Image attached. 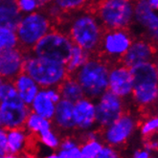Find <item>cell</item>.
I'll return each instance as SVG.
<instances>
[{
	"mask_svg": "<svg viewBox=\"0 0 158 158\" xmlns=\"http://www.w3.org/2000/svg\"><path fill=\"white\" fill-rule=\"evenodd\" d=\"M24 52L18 47L0 51V76L13 81L23 71Z\"/></svg>",
	"mask_w": 158,
	"mask_h": 158,
	"instance_id": "13",
	"label": "cell"
},
{
	"mask_svg": "<svg viewBox=\"0 0 158 158\" xmlns=\"http://www.w3.org/2000/svg\"><path fill=\"white\" fill-rule=\"evenodd\" d=\"M135 118L127 112H124L115 122L103 128L102 136L108 146L115 147L126 143L136 128Z\"/></svg>",
	"mask_w": 158,
	"mask_h": 158,
	"instance_id": "10",
	"label": "cell"
},
{
	"mask_svg": "<svg viewBox=\"0 0 158 158\" xmlns=\"http://www.w3.org/2000/svg\"><path fill=\"white\" fill-rule=\"evenodd\" d=\"M31 112L29 106L22 100L0 103V127L6 131L13 128L24 127L25 121Z\"/></svg>",
	"mask_w": 158,
	"mask_h": 158,
	"instance_id": "11",
	"label": "cell"
},
{
	"mask_svg": "<svg viewBox=\"0 0 158 158\" xmlns=\"http://www.w3.org/2000/svg\"><path fill=\"white\" fill-rule=\"evenodd\" d=\"M132 41L131 35L127 29L105 30L99 51L112 60H121Z\"/></svg>",
	"mask_w": 158,
	"mask_h": 158,
	"instance_id": "9",
	"label": "cell"
},
{
	"mask_svg": "<svg viewBox=\"0 0 158 158\" xmlns=\"http://www.w3.org/2000/svg\"><path fill=\"white\" fill-rule=\"evenodd\" d=\"M88 0H54V3L57 5L64 13L77 11L83 7Z\"/></svg>",
	"mask_w": 158,
	"mask_h": 158,
	"instance_id": "29",
	"label": "cell"
},
{
	"mask_svg": "<svg viewBox=\"0 0 158 158\" xmlns=\"http://www.w3.org/2000/svg\"><path fill=\"white\" fill-rule=\"evenodd\" d=\"M3 155H4V154H3V153H2L1 152H0V158H1V157H2Z\"/></svg>",
	"mask_w": 158,
	"mask_h": 158,
	"instance_id": "44",
	"label": "cell"
},
{
	"mask_svg": "<svg viewBox=\"0 0 158 158\" xmlns=\"http://www.w3.org/2000/svg\"><path fill=\"white\" fill-rule=\"evenodd\" d=\"M133 88L132 98L142 107H147L155 103L158 97V69L153 61H146L135 64L129 68Z\"/></svg>",
	"mask_w": 158,
	"mask_h": 158,
	"instance_id": "1",
	"label": "cell"
},
{
	"mask_svg": "<svg viewBox=\"0 0 158 158\" xmlns=\"http://www.w3.org/2000/svg\"><path fill=\"white\" fill-rule=\"evenodd\" d=\"M22 158H35V157L33 156V155H31V154H26V155L22 156Z\"/></svg>",
	"mask_w": 158,
	"mask_h": 158,
	"instance_id": "42",
	"label": "cell"
},
{
	"mask_svg": "<svg viewBox=\"0 0 158 158\" xmlns=\"http://www.w3.org/2000/svg\"><path fill=\"white\" fill-rule=\"evenodd\" d=\"M52 29V21L45 13L35 11L22 15L15 30L18 47L24 53L31 52L44 35Z\"/></svg>",
	"mask_w": 158,
	"mask_h": 158,
	"instance_id": "6",
	"label": "cell"
},
{
	"mask_svg": "<svg viewBox=\"0 0 158 158\" xmlns=\"http://www.w3.org/2000/svg\"><path fill=\"white\" fill-rule=\"evenodd\" d=\"M21 17L16 0H0V27L15 31Z\"/></svg>",
	"mask_w": 158,
	"mask_h": 158,
	"instance_id": "19",
	"label": "cell"
},
{
	"mask_svg": "<svg viewBox=\"0 0 158 158\" xmlns=\"http://www.w3.org/2000/svg\"><path fill=\"white\" fill-rule=\"evenodd\" d=\"M131 1H133V2H135V1H137V0H131Z\"/></svg>",
	"mask_w": 158,
	"mask_h": 158,
	"instance_id": "46",
	"label": "cell"
},
{
	"mask_svg": "<svg viewBox=\"0 0 158 158\" xmlns=\"http://www.w3.org/2000/svg\"><path fill=\"white\" fill-rule=\"evenodd\" d=\"M74 118L76 128L88 131L96 124L95 122V104L92 100L83 97L74 103Z\"/></svg>",
	"mask_w": 158,
	"mask_h": 158,
	"instance_id": "16",
	"label": "cell"
},
{
	"mask_svg": "<svg viewBox=\"0 0 158 158\" xmlns=\"http://www.w3.org/2000/svg\"><path fill=\"white\" fill-rule=\"evenodd\" d=\"M144 147H145V150L148 151V152H152V151H156L157 148H158V143L156 140L153 141V139L152 137L146 139L145 141V144H144Z\"/></svg>",
	"mask_w": 158,
	"mask_h": 158,
	"instance_id": "36",
	"label": "cell"
},
{
	"mask_svg": "<svg viewBox=\"0 0 158 158\" xmlns=\"http://www.w3.org/2000/svg\"><path fill=\"white\" fill-rule=\"evenodd\" d=\"M98 99V103L95 104V122L102 128H105L125 112V106L123 99L108 89Z\"/></svg>",
	"mask_w": 158,
	"mask_h": 158,
	"instance_id": "8",
	"label": "cell"
},
{
	"mask_svg": "<svg viewBox=\"0 0 158 158\" xmlns=\"http://www.w3.org/2000/svg\"><path fill=\"white\" fill-rule=\"evenodd\" d=\"M18 46L16 33L14 30L0 27V51L15 48Z\"/></svg>",
	"mask_w": 158,
	"mask_h": 158,
	"instance_id": "25",
	"label": "cell"
},
{
	"mask_svg": "<svg viewBox=\"0 0 158 158\" xmlns=\"http://www.w3.org/2000/svg\"><path fill=\"white\" fill-rule=\"evenodd\" d=\"M76 146H77L76 141H74L70 137H66V138H64L62 141H60L59 148H60V150H70V148Z\"/></svg>",
	"mask_w": 158,
	"mask_h": 158,
	"instance_id": "35",
	"label": "cell"
},
{
	"mask_svg": "<svg viewBox=\"0 0 158 158\" xmlns=\"http://www.w3.org/2000/svg\"><path fill=\"white\" fill-rule=\"evenodd\" d=\"M45 158H60V156H59V154L57 153V154H50V155H48V156H46Z\"/></svg>",
	"mask_w": 158,
	"mask_h": 158,
	"instance_id": "41",
	"label": "cell"
},
{
	"mask_svg": "<svg viewBox=\"0 0 158 158\" xmlns=\"http://www.w3.org/2000/svg\"><path fill=\"white\" fill-rule=\"evenodd\" d=\"M30 108L31 111L35 114L41 116L44 119L52 121L55 113L56 104L46 95L44 88H41L33 100L32 104L30 105Z\"/></svg>",
	"mask_w": 158,
	"mask_h": 158,
	"instance_id": "20",
	"label": "cell"
},
{
	"mask_svg": "<svg viewBox=\"0 0 158 158\" xmlns=\"http://www.w3.org/2000/svg\"><path fill=\"white\" fill-rule=\"evenodd\" d=\"M158 128V118L156 116L152 117L148 120H147L146 122L142 125L141 127V133L142 135L148 139L153 135L157 131Z\"/></svg>",
	"mask_w": 158,
	"mask_h": 158,
	"instance_id": "31",
	"label": "cell"
},
{
	"mask_svg": "<svg viewBox=\"0 0 158 158\" xmlns=\"http://www.w3.org/2000/svg\"><path fill=\"white\" fill-rule=\"evenodd\" d=\"M61 99L67 100L72 103H76L77 101L85 97L83 91L78 81L74 76L67 75L60 85L57 86Z\"/></svg>",
	"mask_w": 158,
	"mask_h": 158,
	"instance_id": "21",
	"label": "cell"
},
{
	"mask_svg": "<svg viewBox=\"0 0 158 158\" xmlns=\"http://www.w3.org/2000/svg\"><path fill=\"white\" fill-rule=\"evenodd\" d=\"M20 97L14 85L13 81L4 80L0 85V103L1 102H12L19 100Z\"/></svg>",
	"mask_w": 158,
	"mask_h": 158,
	"instance_id": "26",
	"label": "cell"
},
{
	"mask_svg": "<svg viewBox=\"0 0 158 158\" xmlns=\"http://www.w3.org/2000/svg\"><path fill=\"white\" fill-rule=\"evenodd\" d=\"M13 82L18 93V96L25 105L30 106L35 95L40 89V85L23 71L13 80Z\"/></svg>",
	"mask_w": 158,
	"mask_h": 158,
	"instance_id": "18",
	"label": "cell"
},
{
	"mask_svg": "<svg viewBox=\"0 0 158 158\" xmlns=\"http://www.w3.org/2000/svg\"><path fill=\"white\" fill-rule=\"evenodd\" d=\"M133 158H151V152L146 150L136 151L133 154Z\"/></svg>",
	"mask_w": 158,
	"mask_h": 158,
	"instance_id": "37",
	"label": "cell"
},
{
	"mask_svg": "<svg viewBox=\"0 0 158 158\" xmlns=\"http://www.w3.org/2000/svg\"><path fill=\"white\" fill-rule=\"evenodd\" d=\"M91 54L87 51L83 50L82 48L79 47L77 45H73L70 57L65 63V69L67 75L73 76L83 64H85L91 57Z\"/></svg>",
	"mask_w": 158,
	"mask_h": 158,
	"instance_id": "23",
	"label": "cell"
},
{
	"mask_svg": "<svg viewBox=\"0 0 158 158\" xmlns=\"http://www.w3.org/2000/svg\"><path fill=\"white\" fill-rule=\"evenodd\" d=\"M2 128H3V127H0V132H1V131H2Z\"/></svg>",
	"mask_w": 158,
	"mask_h": 158,
	"instance_id": "45",
	"label": "cell"
},
{
	"mask_svg": "<svg viewBox=\"0 0 158 158\" xmlns=\"http://www.w3.org/2000/svg\"><path fill=\"white\" fill-rule=\"evenodd\" d=\"M109 66L106 60L98 58H92L74 74L83 91L85 97L92 100L98 99L108 89Z\"/></svg>",
	"mask_w": 158,
	"mask_h": 158,
	"instance_id": "3",
	"label": "cell"
},
{
	"mask_svg": "<svg viewBox=\"0 0 158 158\" xmlns=\"http://www.w3.org/2000/svg\"><path fill=\"white\" fill-rule=\"evenodd\" d=\"M58 128L62 131H69L76 128L74 118V103L60 99L56 104L55 113L52 119Z\"/></svg>",
	"mask_w": 158,
	"mask_h": 158,
	"instance_id": "17",
	"label": "cell"
},
{
	"mask_svg": "<svg viewBox=\"0 0 158 158\" xmlns=\"http://www.w3.org/2000/svg\"><path fill=\"white\" fill-rule=\"evenodd\" d=\"M133 88L132 77L129 68L123 63L114 65L108 72V90L120 98L131 95Z\"/></svg>",
	"mask_w": 158,
	"mask_h": 158,
	"instance_id": "12",
	"label": "cell"
},
{
	"mask_svg": "<svg viewBox=\"0 0 158 158\" xmlns=\"http://www.w3.org/2000/svg\"><path fill=\"white\" fill-rule=\"evenodd\" d=\"M39 1L40 2V4H41V8H42L44 5H46V4H49V3L53 2L54 0H39Z\"/></svg>",
	"mask_w": 158,
	"mask_h": 158,
	"instance_id": "40",
	"label": "cell"
},
{
	"mask_svg": "<svg viewBox=\"0 0 158 158\" xmlns=\"http://www.w3.org/2000/svg\"><path fill=\"white\" fill-rule=\"evenodd\" d=\"M148 4L151 6L152 9H153L154 11H157L158 9V0H147Z\"/></svg>",
	"mask_w": 158,
	"mask_h": 158,
	"instance_id": "38",
	"label": "cell"
},
{
	"mask_svg": "<svg viewBox=\"0 0 158 158\" xmlns=\"http://www.w3.org/2000/svg\"><path fill=\"white\" fill-rule=\"evenodd\" d=\"M44 90H45L46 95H47L49 97V99L52 102H54L55 104H57L61 99L60 94V92L57 87H47V88H44Z\"/></svg>",
	"mask_w": 158,
	"mask_h": 158,
	"instance_id": "34",
	"label": "cell"
},
{
	"mask_svg": "<svg viewBox=\"0 0 158 158\" xmlns=\"http://www.w3.org/2000/svg\"><path fill=\"white\" fill-rule=\"evenodd\" d=\"M154 55L155 51L152 42L144 40H135L132 41L127 51L121 58V63L131 68V66L138 63L152 61Z\"/></svg>",
	"mask_w": 158,
	"mask_h": 158,
	"instance_id": "15",
	"label": "cell"
},
{
	"mask_svg": "<svg viewBox=\"0 0 158 158\" xmlns=\"http://www.w3.org/2000/svg\"><path fill=\"white\" fill-rule=\"evenodd\" d=\"M1 158H20V155L12 154V153H7V154H4Z\"/></svg>",
	"mask_w": 158,
	"mask_h": 158,
	"instance_id": "39",
	"label": "cell"
},
{
	"mask_svg": "<svg viewBox=\"0 0 158 158\" xmlns=\"http://www.w3.org/2000/svg\"><path fill=\"white\" fill-rule=\"evenodd\" d=\"M105 29L95 15L83 13L75 16L70 22L68 36L77 45L89 54L99 52Z\"/></svg>",
	"mask_w": 158,
	"mask_h": 158,
	"instance_id": "2",
	"label": "cell"
},
{
	"mask_svg": "<svg viewBox=\"0 0 158 158\" xmlns=\"http://www.w3.org/2000/svg\"><path fill=\"white\" fill-rule=\"evenodd\" d=\"M103 146L104 145L102 144V142L98 141L97 139L85 141V144H82L80 147L82 158H95L101 152Z\"/></svg>",
	"mask_w": 158,
	"mask_h": 158,
	"instance_id": "28",
	"label": "cell"
},
{
	"mask_svg": "<svg viewBox=\"0 0 158 158\" xmlns=\"http://www.w3.org/2000/svg\"><path fill=\"white\" fill-rule=\"evenodd\" d=\"M133 20L147 29L151 42L158 39V15L156 11L151 8L147 0H137L134 2Z\"/></svg>",
	"mask_w": 158,
	"mask_h": 158,
	"instance_id": "14",
	"label": "cell"
},
{
	"mask_svg": "<svg viewBox=\"0 0 158 158\" xmlns=\"http://www.w3.org/2000/svg\"><path fill=\"white\" fill-rule=\"evenodd\" d=\"M23 72L27 73L40 88L57 87L67 76L64 64L36 57L30 52L24 54Z\"/></svg>",
	"mask_w": 158,
	"mask_h": 158,
	"instance_id": "4",
	"label": "cell"
},
{
	"mask_svg": "<svg viewBox=\"0 0 158 158\" xmlns=\"http://www.w3.org/2000/svg\"><path fill=\"white\" fill-rule=\"evenodd\" d=\"M58 154L60 158H82L79 146L74 147L70 150H60Z\"/></svg>",
	"mask_w": 158,
	"mask_h": 158,
	"instance_id": "33",
	"label": "cell"
},
{
	"mask_svg": "<svg viewBox=\"0 0 158 158\" xmlns=\"http://www.w3.org/2000/svg\"><path fill=\"white\" fill-rule=\"evenodd\" d=\"M17 8L21 14H30L41 9L39 0H16Z\"/></svg>",
	"mask_w": 158,
	"mask_h": 158,
	"instance_id": "30",
	"label": "cell"
},
{
	"mask_svg": "<svg viewBox=\"0 0 158 158\" xmlns=\"http://www.w3.org/2000/svg\"><path fill=\"white\" fill-rule=\"evenodd\" d=\"M36 137H38V139L42 144H44L46 147L52 148V150H57L60 147V138L51 128L44 129V131H40L36 134Z\"/></svg>",
	"mask_w": 158,
	"mask_h": 158,
	"instance_id": "27",
	"label": "cell"
},
{
	"mask_svg": "<svg viewBox=\"0 0 158 158\" xmlns=\"http://www.w3.org/2000/svg\"><path fill=\"white\" fill-rule=\"evenodd\" d=\"M28 132L24 127L7 131V144L9 153L19 155L25 148L28 141Z\"/></svg>",
	"mask_w": 158,
	"mask_h": 158,
	"instance_id": "22",
	"label": "cell"
},
{
	"mask_svg": "<svg viewBox=\"0 0 158 158\" xmlns=\"http://www.w3.org/2000/svg\"><path fill=\"white\" fill-rule=\"evenodd\" d=\"M95 158H121L118 152L111 146H103L101 152Z\"/></svg>",
	"mask_w": 158,
	"mask_h": 158,
	"instance_id": "32",
	"label": "cell"
},
{
	"mask_svg": "<svg viewBox=\"0 0 158 158\" xmlns=\"http://www.w3.org/2000/svg\"><path fill=\"white\" fill-rule=\"evenodd\" d=\"M51 127H52L51 120L44 119L41 116L33 112V111H31L29 115H28L24 125L26 131L35 135H36L41 131H44V129L51 128Z\"/></svg>",
	"mask_w": 158,
	"mask_h": 158,
	"instance_id": "24",
	"label": "cell"
},
{
	"mask_svg": "<svg viewBox=\"0 0 158 158\" xmlns=\"http://www.w3.org/2000/svg\"><path fill=\"white\" fill-rule=\"evenodd\" d=\"M3 81H4V79H3V78H2L1 76H0V85H2V82H3Z\"/></svg>",
	"mask_w": 158,
	"mask_h": 158,
	"instance_id": "43",
	"label": "cell"
},
{
	"mask_svg": "<svg viewBox=\"0 0 158 158\" xmlns=\"http://www.w3.org/2000/svg\"><path fill=\"white\" fill-rule=\"evenodd\" d=\"M73 45L74 43L66 33L51 29L35 43L32 52L36 57L55 60L65 65Z\"/></svg>",
	"mask_w": 158,
	"mask_h": 158,
	"instance_id": "7",
	"label": "cell"
},
{
	"mask_svg": "<svg viewBox=\"0 0 158 158\" xmlns=\"http://www.w3.org/2000/svg\"><path fill=\"white\" fill-rule=\"evenodd\" d=\"M95 13L105 30L127 29L133 22L134 2L131 0H100Z\"/></svg>",
	"mask_w": 158,
	"mask_h": 158,
	"instance_id": "5",
	"label": "cell"
}]
</instances>
